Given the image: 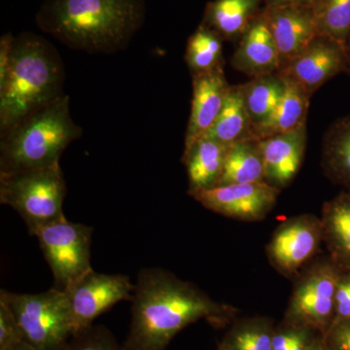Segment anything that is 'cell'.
<instances>
[{
  "mask_svg": "<svg viewBox=\"0 0 350 350\" xmlns=\"http://www.w3.org/2000/svg\"><path fill=\"white\" fill-rule=\"evenodd\" d=\"M130 332L123 350H165L186 327L206 320L230 325L238 308L214 301L193 283L159 268L142 269L131 300Z\"/></svg>",
  "mask_w": 350,
  "mask_h": 350,
  "instance_id": "cell-1",
  "label": "cell"
},
{
  "mask_svg": "<svg viewBox=\"0 0 350 350\" xmlns=\"http://www.w3.org/2000/svg\"><path fill=\"white\" fill-rule=\"evenodd\" d=\"M145 18L144 0H43L36 22L70 49L108 55L126 49Z\"/></svg>",
  "mask_w": 350,
  "mask_h": 350,
  "instance_id": "cell-2",
  "label": "cell"
},
{
  "mask_svg": "<svg viewBox=\"0 0 350 350\" xmlns=\"http://www.w3.org/2000/svg\"><path fill=\"white\" fill-rule=\"evenodd\" d=\"M63 59L47 39L23 32L14 42L5 82L0 85V135L66 96Z\"/></svg>",
  "mask_w": 350,
  "mask_h": 350,
  "instance_id": "cell-3",
  "label": "cell"
},
{
  "mask_svg": "<svg viewBox=\"0 0 350 350\" xmlns=\"http://www.w3.org/2000/svg\"><path fill=\"white\" fill-rule=\"evenodd\" d=\"M82 133L71 118L66 94L0 135V174L59 165L64 150Z\"/></svg>",
  "mask_w": 350,
  "mask_h": 350,
  "instance_id": "cell-4",
  "label": "cell"
},
{
  "mask_svg": "<svg viewBox=\"0 0 350 350\" xmlns=\"http://www.w3.org/2000/svg\"><path fill=\"white\" fill-rule=\"evenodd\" d=\"M68 188L61 165L0 174V202L12 207L25 221L29 234L64 217Z\"/></svg>",
  "mask_w": 350,
  "mask_h": 350,
  "instance_id": "cell-5",
  "label": "cell"
},
{
  "mask_svg": "<svg viewBox=\"0 0 350 350\" xmlns=\"http://www.w3.org/2000/svg\"><path fill=\"white\" fill-rule=\"evenodd\" d=\"M19 324L24 340L36 350H63L72 337L73 327L68 294L56 287L38 294L0 290Z\"/></svg>",
  "mask_w": 350,
  "mask_h": 350,
  "instance_id": "cell-6",
  "label": "cell"
},
{
  "mask_svg": "<svg viewBox=\"0 0 350 350\" xmlns=\"http://www.w3.org/2000/svg\"><path fill=\"white\" fill-rule=\"evenodd\" d=\"M342 271L329 255L313 260L294 278L282 321L323 337L335 317V298Z\"/></svg>",
  "mask_w": 350,
  "mask_h": 350,
  "instance_id": "cell-7",
  "label": "cell"
},
{
  "mask_svg": "<svg viewBox=\"0 0 350 350\" xmlns=\"http://www.w3.org/2000/svg\"><path fill=\"white\" fill-rule=\"evenodd\" d=\"M93 231L90 226L70 222L64 216L34 234L52 271L55 287L57 289L68 291L83 276L93 271L91 265Z\"/></svg>",
  "mask_w": 350,
  "mask_h": 350,
  "instance_id": "cell-8",
  "label": "cell"
},
{
  "mask_svg": "<svg viewBox=\"0 0 350 350\" xmlns=\"http://www.w3.org/2000/svg\"><path fill=\"white\" fill-rule=\"evenodd\" d=\"M323 244L320 217L301 214L276 228L266 246L271 266L280 275L294 280L319 254Z\"/></svg>",
  "mask_w": 350,
  "mask_h": 350,
  "instance_id": "cell-9",
  "label": "cell"
},
{
  "mask_svg": "<svg viewBox=\"0 0 350 350\" xmlns=\"http://www.w3.org/2000/svg\"><path fill=\"white\" fill-rule=\"evenodd\" d=\"M280 191L266 182H253L188 191V194L204 208L219 215L243 222H258L271 213Z\"/></svg>",
  "mask_w": 350,
  "mask_h": 350,
  "instance_id": "cell-10",
  "label": "cell"
},
{
  "mask_svg": "<svg viewBox=\"0 0 350 350\" xmlns=\"http://www.w3.org/2000/svg\"><path fill=\"white\" fill-rule=\"evenodd\" d=\"M135 285L124 275H105L90 271L69 288L73 334L93 325L94 319L120 301L133 300Z\"/></svg>",
  "mask_w": 350,
  "mask_h": 350,
  "instance_id": "cell-11",
  "label": "cell"
},
{
  "mask_svg": "<svg viewBox=\"0 0 350 350\" xmlns=\"http://www.w3.org/2000/svg\"><path fill=\"white\" fill-rule=\"evenodd\" d=\"M278 72L296 83L312 98L327 82L347 72L344 44L319 34L305 51Z\"/></svg>",
  "mask_w": 350,
  "mask_h": 350,
  "instance_id": "cell-12",
  "label": "cell"
},
{
  "mask_svg": "<svg viewBox=\"0 0 350 350\" xmlns=\"http://www.w3.org/2000/svg\"><path fill=\"white\" fill-rule=\"evenodd\" d=\"M262 12L278 48L280 70L319 36L312 8L306 5L264 6Z\"/></svg>",
  "mask_w": 350,
  "mask_h": 350,
  "instance_id": "cell-13",
  "label": "cell"
},
{
  "mask_svg": "<svg viewBox=\"0 0 350 350\" xmlns=\"http://www.w3.org/2000/svg\"><path fill=\"white\" fill-rule=\"evenodd\" d=\"M306 142V124L296 130L259 140L266 183L282 190L294 180L305 158Z\"/></svg>",
  "mask_w": 350,
  "mask_h": 350,
  "instance_id": "cell-14",
  "label": "cell"
},
{
  "mask_svg": "<svg viewBox=\"0 0 350 350\" xmlns=\"http://www.w3.org/2000/svg\"><path fill=\"white\" fill-rule=\"evenodd\" d=\"M192 103L185 147L204 137L211 130L222 110L231 86L226 80L224 68L192 76Z\"/></svg>",
  "mask_w": 350,
  "mask_h": 350,
  "instance_id": "cell-15",
  "label": "cell"
},
{
  "mask_svg": "<svg viewBox=\"0 0 350 350\" xmlns=\"http://www.w3.org/2000/svg\"><path fill=\"white\" fill-rule=\"evenodd\" d=\"M231 64L236 70L252 78L280 70V55L262 10L239 39Z\"/></svg>",
  "mask_w": 350,
  "mask_h": 350,
  "instance_id": "cell-16",
  "label": "cell"
},
{
  "mask_svg": "<svg viewBox=\"0 0 350 350\" xmlns=\"http://www.w3.org/2000/svg\"><path fill=\"white\" fill-rule=\"evenodd\" d=\"M320 220L329 257L342 271H350V191L324 202Z\"/></svg>",
  "mask_w": 350,
  "mask_h": 350,
  "instance_id": "cell-17",
  "label": "cell"
},
{
  "mask_svg": "<svg viewBox=\"0 0 350 350\" xmlns=\"http://www.w3.org/2000/svg\"><path fill=\"white\" fill-rule=\"evenodd\" d=\"M229 147L204 135L184 148L183 163L187 170L189 191L215 187Z\"/></svg>",
  "mask_w": 350,
  "mask_h": 350,
  "instance_id": "cell-18",
  "label": "cell"
},
{
  "mask_svg": "<svg viewBox=\"0 0 350 350\" xmlns=\"http://www.w3.org/2000/svg\"><path fill=\"white\" fill-rule=\"evenodd\" d=\"M262 3V0H213L206 4L200 25L217 33L223 40H239L261 13Z\"/></svg>",
  "mask_w": 350,
  "mask_h": 350,
  "instance_id": "cell-19",
  "label": "cell"
},
{
  "mask_svg": "<svg viewBox=\"0 0 350 350\" xmlns=\"http://www.w3.org/2000/svg\"><path fill=\"white\" fill-rule=\"evenodd\" d=\"M321 167L329 180L350 191V115L336 120L326 131Z\"/></svg>",
  "mask_w": 350,
  "mask_h": 350,
  "instance_id": "cell-20",
  "label": "cell"
},
{
  "mask_svg": "<svg viewBox=\"0 0 350 350\" xmlns=\"http://www.w3.org/2000/svg\"><path fill=\"white\" fill-rule=\"evenodd\" d=\"M282 77L285 82L284 93L273 114L255 129L254 135L258 140L296 130L306 124L310 96L286 76Z\"/></svg>",
  "mask_w": 350,
  "mask_h": 350,
  "instance_id": "cell-21",
  "label": "cell"
},
{
  "mask_svg": "<svg viewBox=\"0 0 350 350\" xmlns=\"http://www.w3.org/2000/svg\"><path fill=\"white\" fill-rule=\"evenodd\" d=\"M204 135L227 145L258 140L244 103L241 85L230 86L220 114Z\"/></svg>",
  "mask_w": 350,
  "mask_h": 350,
  "instance_id": "cell-22",
  "label": "cell"
},
{
  "mask_svg": "<svg viewBox=\"0 0 350 350\" xmlns=\"http://www.w3.org/2000/svg\"><path fill=\"white\" fill-rule=\"evenodd\" d=\"M253 182H266L259 140L230 145L222 174L215 187Z\"/></svg>",
  "mask_w": 350,
  "mask_h": 350,
  "instance_id": "cell-23",
  "label": "cell"
},
{
  "mask_svg": "<svg viewBox=\"0 0 350 350\" xmlns=\"http://www.w3.org/2000/svg\"><path fill=\"white\" fill-rule=\"evenodd\" d=\"M241 86L244 103L253 130H255L265 123L278 107L284 93V79L280 72H275L257 76Z\"/></svg>",
  "mask_w": 350,
  "mask_h": 350,
  "instance_id": "cell-24",
  "label": "cell"
},
{
  "mask_svg": "<svg viewBox=\"0 0 350 350\" xmlns=\"http://www.w3.org/2000/svg\"><path fill=\"white\" fill-rule=\"evenodd\" d=\"M275 326L266 317L236 319L219 342L218 350H273Z\"/></svg>",
  "mask_w": 350,
  "mask_h": 350,
  "instance_id": "cell-25",
  "label": "cell"
},
{
  "mask_svg": "<svg viewBox=\"0 0 350 350\" xmlns=\"http://www.w3.org/2000/svg\"><path fill=\"white\" fill-rule=\"evenodd\" d=\"M223 39L208 27L200 25L188 39L185 62L192 76L224 68Z\"/></svg>",
  "mask_w": 350,
  "mask_h": 350,
  "instance_id": "cell-26",
  "label": "cell"
},
{
  "mask_svg": "<svg viewBox=\"0 0 350 350\" xmlns=\"http://www.w3.org/2000/svg\"><path fill=\"white\" fill-rule=\"evenodd\" d=\"M312 8L319 34L345 44L350 33V0H314Z\"/></svg>",
  "mask_w": 350,
  "mask_h": 350,
  "instance_id": "cell-27",
  "label": "cell"
},
{
  "mask_svg": "<svg viewBox=\"0 0 350 350\" xmlns=\"http://www.w3.org/2000/svg\"><path fill=\"white\" fill-rule=\"evenodd\" d=\"M63 350H123L105 326H90L73 334Z\"/></svg>",
  "mask_w": 350,
  "mask_h": 350,
  "instance_id": "cell-28",
  "label": "cell"
},
{
  "mask_svg": "<svg viewBox=\"0 0 350 350\" xmlns=\"http://www.w3.org/2000/svg\"><path fill=\"white\" fill-rule=\"evenodd\" d=\"M25 342L22 331L5 301L0 300V350Z\"/></svg>",
  "mask_w": 350,
  "mask_h": 350,
  "instance_id": "cell-29",
  "label": "cell"
},
{
  "mask_svg": "<svg viewBox=\"0 0 350 350\" xmlns=\"http://www.w3.org/2000/svg\"><path fill=\"white\" fill-rule=\"evenodd\" d=\"M322 340L329 350H350V319L332 324Z\"/></svg>",
  "mask_w": 350,
  "mask_h": 350,
  "instance_id": "cell-30",
  "label": "cell"
},
{
  "mask_svg": "<svg viewBox=\"0 0 350 350\" xmlns=\"http://www.w3.org/2000/svg\"><path fill=\"white\" fill-rule=\"evenodd\" d=\"M350 319V271H342L338 282L333 323ZM332 323V324H333Z\"/></svg>",
  "mask_w": 350,
  "mask_h": 350,
  "instance_id": "cell-31",
  "label": "cell"
},
{
  "mask_svg": "<svg viewBox=\"0 0 350 350\" xmlns=\"http://www.w3.org/2000/svg\"><path fill=\"white\" fill-rule=\"evenodd\" d=\"M15 36L6 33L0 38V85L5 82L10 68Z\"/></svg>",
  "mask_w": 350,
  "mask_h": 350,
  "instance_id": "cell-32",
  "label": "cell"
},
{
  "mask_svg": "<svg viewBox=\"0 0 350 350\" xmlns=\"http://www.w3.org/2000/svg\"><path fill=\"white\" fill-rule=\"evenodd\" d=\"M264 6L306 5L312 6L314 0H262Z\"/></svg>",
  "mask_w": 350,
  "mask_h": 350,
  "instance_id": "cell-33",
  "label": "cell"
},
{
  "mask_svg": "<svg viewBox=\"0 0 350 350\" xmlns=\"http://www.w3.org/2000/svg\"><path fill=\"white\" fill-rule=\"evenodd\" d=\"M345 51V57H347V75L350 76V33L347 36V40L344 44Z\"/></svg>",
  "mask_w": 350,
  "mask_h": 350,
  "instance_id": "cell-34",
  "label": "cell"
},
{
  "mask_svg": "<svg viewBox=\"0 0 350 350\" xmlns=\"http://www.w3.org/2000/svg\"><path fill=\"white\" fill-rule=\"evenodd\" d=\"M5 350H36L33 349V347H31V345H29L27 344V342H21L19 344L13 345V347H9V349H7Z\"/></svg>",
  "mask_w": 350,
  "mask_h": 350,
  "instance_id": "cell-35",
  "label": "cell"
},
{
  "mask_svg": "<svg viewBox=\"0 0 350 350\" xmlns=\"http://www.w3.org/2000/svg\"><path fill=\"white\" fill-rule=\"evenodd\" d=\"M308 350H329L327 349L326 345H324L323 340H322V337L319 338V340H317V342H314L310 347V349Z\"/></svg>",
  "mask_w": 350,
  "mask_h": 350,
  "instance_id": "cell-36",
  "label": "cell"
}]
</instances>
